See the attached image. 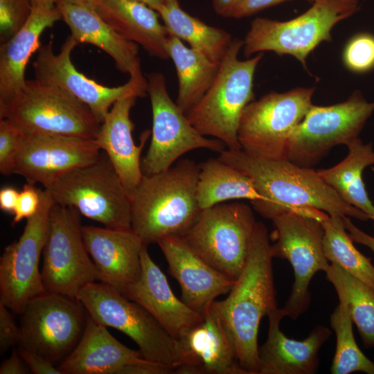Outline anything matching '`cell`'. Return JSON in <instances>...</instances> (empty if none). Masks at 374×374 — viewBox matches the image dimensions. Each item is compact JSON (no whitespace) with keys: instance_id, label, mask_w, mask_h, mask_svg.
Masks as SVG:
<instances>
[{"instance_id":"cell-1","label":"cell","mask_w":374,"mask_h":374,"mask_svg":"<svg viewBox=\"0 0 374 374\" xmlns=\"http://www.w3.org/2000/svg\"><path fill=\"white\" fill-rule=\"evenodd\" d=\"M218 158L252 180L261 199L251 202L262 217L272 220L294 211L325 220L347 216L370 220L361 210L346 203L317 171L283 159H268L242 150L225 149Z\"/></svg>"},{"instance_id":"cell-2","label":"cell","mask_w":374,"mask_h":374,"mask_svg":"<svg viewBox=\"0 0 374 374\" xmlns=\"http://www.w3.org/2000/svg\"><path fill=\"white\" fill-rule=\"evenodd\" d=\"M270 247L267 227L256 222L240 276L225 299L211 304L228 327L247 374H258L260 323L277 308Z\"/></svg>"},{"instance_id":"cell-3","label":"cell","mask_w":374,"mask_h":374,"mask_svg":"<svg viewBox=\"0 0 374 374\" xmlns=\"http://www.w3.org/2000/svg\"><path fill=\"white\" fill-rule=\"evenodd\" d=\"M199 165L182 159L168 170L143 176L131 197L132 229L145 245L182 237L197 220Z\"/></svg>"},{"instance_id":"cell-4","label":"cell","mask_w":374,"mask_h":374,"mask_svg":"<svg viewBox=\"0 0 374 374\" xmlns=\"http://www.w3.org/2000/svg\"><path fill=\"white\" fill-rule=\"evenodd\" d=\"M243 41L234 38L220 62L217 75L199 103L186 115L202 135L221 141L227 149L242 150L238 132L242 114L254 100L253 78L263 56L240 60Z\"/></svg>"},{"instance_id":"cell-5","label":"cell","mask_w":374,"mask_h":374,"mask_svg":"<svg viewBox=\"0 0 374 374\" xmlns=\"http://www.w3.org/2000/svg\"><path fill=\"white\" fill-rule=\"evenodd\" d=\"M359 9L358 0H315L301 15L285 21L256 17L243 40V53L273 51L290 55L307 70L308 55L321 42L332 41L336 24Z\"/></svg>"},{"instance_id":"cell-6","label":"cell","mask_w":374,"mask_h":374,"mask_svg":"<svg viewBox=\"0 0 374 374\" xmlns=\"http://www.w3.org/2000/svg\"><path fill=\"white\" fill-rule=\"evenodd\" d=\"M46 188L55 203L114 229H132L131 199L106 154L75 168Z\"/></svg>"},{"instance_id":"cell-7","label":"cell","mask_w":374,"mask_h":374,"mask_svg":"<svg viewBox=\"0 0 374 374\" xmlns=\"http://www.w3.org/2000/svg\"><path fill=\"white\" fill-rule=\"evenodd\" d=\"M77 298L97 322L127 335L139 346L147 360L175 369L183 359L177 340L172 338L141 305L127 299L116 288L91 283Z\"/></svg>"},{"instance_id":"cell-8","label":"cell","mask_w":374,"mask_h":374,"mask_svg":"<svg viewBox=\"0 0 374 374\" xmlns=\"http://www.w3.org/2000/svg\"><path fill=\"white\" fill-rule=\"evenodd\" d=\"M8 118L24 134H58L95 139L100 127L91 109L66 90L26 80L0 119Z\"/></svg>"},{"instance_id":"cell-9","label":"cell","mask_w":374,"mask_h":374,"mask_svg":"<svg viewBox=\"0 0 374 374\" xmlns=\"http://www.w3.org/2000/svg\"><path fill=\"white\" fill-rule=\"evenodd\" d=\"M256 223L247 204L223 202L202 210L181 238L208 265L236 281L246 263Z\"/></svg>"},{"instance_id":"cell-10","label":"cell","mask_w":374,"mask_h":374,"mask_svg":"<svg viewBox=\"0 0 374 374\" xmlns=\"http://www.w3.org/2000/svg\"><path fill=\"white\" fill-rule=\"evenodd\" d=\"M19 314V348L57 366L80 341L87 310L75 296L46 291L30 299Z\"/></svg>"},{"instance_id":"cell-11","label":"cell","mask_w":374,"mask_h":374,"mask_svg":"<svg viewBox=\"0 0 374 374\" xmlns=\"http://www.w3.org/2000/svg\"><path fill=\"white\" fill-rule=\"evenodd\" d=\"M373 112L374 102L368 103L359 91L337 104L312 105L290 135L285 159L301 167L311 168L334 147L346 145L359 138Z\"/></svg>"},{"instance_id":"cell-12","label":"cell","mask_w":374,"mask_h":374,"mask_svg":"<svg viewBox=\"0 0 374 374\" xmlns=\"http://www.w3.org/2000/svg\"><path fill=\"white\" fill-rule=\"evenodd\" d=\"M314 92V88L296 87L271 91L249 103L238 132L242 150L261 158L285 159L289 138L312 105Z\"/></svg>"},{"instance_id":"cell-13","label":"cell","mask_w":374,"mask_h":374,"mask_svg":"<svg viewBox=\"0 0 374 374\" xmlns=\"http://www.w3.org/2000/svg\"><path fill=\"white\" fill-rule=\"evenodd\" d=\"M80 213L55 203L49 215L47 238L42 251V282L46 291L77 297L85 285L99 281L82 233Z\"/></svg>"},{"instance_id":"cell-14","label":"cell","mask_w":374,"mask_h":374,"mask_svg":"<svg viewBox=\"0 0 374 374\" xmlns=\"http://www.w3.org/2000/svg\"><path fill=\"white\" fill-rule=\"evenodd\" d=\"M271 220L276 241L270 247L271 254L287 260L294 273L290 296L282 310L285 317L296 319L309 305L312 277L319 271H326L330 265L323 250V220L294 211Z\"/></svg>"},{"instance_id":"cell-15","label":"cell","mask_w":374,"mask_h":374,"mask_svg":"<svg viewBox=\"0 0 374 374\" xmlns=\"http://www.w3.org/2000/svg\"><path fill=\"white\" fill-rule=\"evenodd\" d=\"M152 129L146 154L141 160L143 176L165 171L185 153L207 149L219 154L226 149L221 141L201 134L169 96L166 78L161 73L147 75Z\"/></svg>"},{"instance_id":"cell-16","label":"cell","mask_w":374,"mask_h":374,"mask_svg":"<svg viewBox=\"0 0 374 374\" xmlns=\"http://www.w3.org/2000/svg\"><path fill=\"white\" fill-rule=\"evenodd\" d=\"M54 204L50 192L40 189L37 211L27 219L19 238L6 246L1 256L0 303L15 314L30 299L46 292L39 264Z\"/></svg>"},{"instance_id":"cell-17","label":"cell","mask_w":374,"mask_h":374,"mask_svg":"<svg viewBox=\"0 0 374 374\" xmlns=\"http://www.w3.org/2000/svg\"><path fill=\"white\" fill-rule=\"evenodd\" d=\"M78 44L70 35L58 53L54 52L52 40L40 45L33 64L35 79L74 96L91 109L100 123L118 100L129 96L143 98L148 94L146 78H130L123 85L109 87L79 72L71 60L72 51Z\"/></svg>"},{"instance_id":"cell-18","label":"cell","mask_w":374,"mask_h":374,"mask_svg":"<svg viewBox=\"0 0 374 374\" xmlns=\"http://www.w3.org/2000/svg\"><path fill=\"white\" fill-rule=\"evenodd\" d=\"M100 150L95 139L24 134L13 174L46 188L68 172L95 161Z\"/></svg>"},{"instance_id":"cell-19","label":"cell","mask_w":374,"mask_h":374,"mask_svg":"<svg viewBox=\"0 0 374 374\" xmlns=\"http://www.w3.org/2000/svg\"><path fill=\"white\" fill-rule=\"evenodd\" d=\"M178 342L183 363L175 373L247 374L228 327L211 305Z\"/></svg>"},{"instance_id":"cell-20","label":"cell","mask_w":374,"mask_h":374,"mask_svg":"<svg viewBox=\"0 0 374 374\" xmlns=\"http://www.w3.org/2000/svg\"><path fill=\"white\" fill-rule=\"evenodd\" d=\"M82 233L100 282L122 293L139 279L141 253L145 244L132 229L82 226Z\"/></svg>"},{"instance_id":"cell-21","label":"cell","mask_w":374,"mask_h":374,"mask_svg":"<svg viewBox=\"0 0 374 374\" xmlns=\"http://www.w3.org/2000/svg\"><path fill=\"white\" fill-rule=\"evenodd\" d=\"M157 244L168 262L169 274L181 290V300L193 310L203 312L222 294L229 293L235 281L200 258L181 237H167Z\"/></svg>"},{"instance_id":"cell-22","label":"cell","mask_w":374,"mask_h":374,"mask_svg":"<svg viewBox=\"0 0 374 374\" xmlns=\"http://www.w3.org/2000/svg\"><path fill=\"white\" fill-rule=\"evenodd\" d=\"M139 279L123 292L127 299L145 309L175 339L199 323L202 314L188 307L172 292L165 274L151 258L148 246L141 253Z\"/></svg>"},{"instance_id":"cell-23","label":"cell","mask_w":374,"mask_h":374,"mask_svg":"<svg viewBox=\"0 0 374 374\" xmlns=\"http://www.w3.org/2000/svg\"><path fill=\"white\" fill-rule=\"evenodd\" d=\"M137 98L129 96L118 100L100 124L95 138L117 172L130 199L143 177L141 155L151 134L149 130L144 131L139 145L134 143V125L130 112Z\"/></svg>"},{"instance_id":"cell-24","label":"cell","mask_w":374,"mask_h":374,"mask_svg":"<svg viewBox=\"0 0 374 374\" xmlns=\"http://www.w3.org/2000/svg\"><path fill=\"white\" fill-rule=\"evenodd\" d=\"M269 330L265 344L258 348V374H312L319 367L318 352L331 335L323 326H316L308 337L298 341L280 330L285 317L278 308L267 315Z\"/></svg>"},{"instance_id":"cell-25","label":"cell","mask_w":374,"mask_h":374,"mask_svg":"<svg viewBox=\"0 0 374 374\" xmlns=\"http://www.w3.org/2000/svg\"><path fill=\"white\" fill-rule=\"evenodd\" d=\"M55 6L78 44H90L102 49L113 59L117 69L129 74L130 78H145L139 57V45L115 31L96 9L60 1Z\"/></svg>"},{"instance_id":"cell-26","label":"cell","mask_w":374,"mask_h":374,"mask_svg":"<svg viewBox=\"0 0 374 374\" xmlns=\"http://www.w3.org/2000/svg\"><path fill=\"white\" fill-rule=\"evenodd\" d=\"M62 19L55 6L33 8L25 25L0 46V114L3 113L26 84L25 71L32 55L37 51L39 37L48 28Z\"/></svg>"},{"instance_id":"cell-27","label":"cell","mask_w":374,"mask_h":374,"mask_svg":"<svg viewBox=\"0 0 374 374\" xmlns=\"http://www.w3.org/2000/svg\"><path fill=\"white\" fill-rule=\"evenodd\" d=\"M145 359L140 351L118 341L87 312L80 341L57 367L61 374H116L122 366Z\"/></svg>"},{"instance_id":"cell-28","label":"cell","mask_w":374,"mask_h":374,"mask_svg":"<svg viewBox=\"0 0 374 374\" xmlns=\"http://www.w3.org/2000/svg\"><path fill=\"white\" fill-rule=\"evenodd\" d=\"M95 9L115 31L141 46L150 56L169 59V34L156 10L137 0H99Z\"/></svg>"},{"instance_id":"cell-29","label":"cell","mask_w":374,"mask_h":374,"mask_svg":"<svg viewBox=\"0 0 374 374\" xmlns=\"http://www.w3.org/2000/svg\"><path fill=\"white\" fill-rule=\"evenodd\" d=\"M348 153L335 166L317 170L322 179L346 203L365 213L374 222V206L370 200L362 179V172L374 165L371 143L364 144L357 138L346 145Z\"/></svg>"},{"instance_id":"cell-30","label":"cell","mask_w":374,"mask_h":374,"mask_svg":"<svg viewBox=\"0 0 374 374\" xmlns=\"http://www.w3.org/2000/svg\"><path fill=\"white\" fill-rule=\"evenodd\" d=\"M166 48L178 78L176 103L186 114L199 103L212 84L220 62L211 61L172 35H169Z\"/></svg>"},{"instance_id":"cell-31","label":"cell","mask_w":374,"mask_h":374,"mask_svg":"<svg viewBox=\"0 0 374 374\" xmlns=\"http://www.w3.org/2000/svg\"><path fill=\"white\" fill-rule=\"evenodd\" d=\"M179 1H168L157 11L169 35L187 42L191 48L220 63L233 39L231 35L190 15Z\"/></svg>"},{"instance_id":"cell-32","label":"cell","mask_w":374,"mask_h":374,"mask_svg":"<svg viewBox=\"0 0 374 374\" xmlns=\"http://www.w3.org/2000/svg\"><path fill=\"white\" fill-rule=\"evenodd\" d=\"M197 199L202 210L232 199L259 201L252 180L237 168L216 159L199 164Z\"/></svg>"},{"instance_id":"cell-33","label":"cell","mask_w":374,"mask_h":374,"mask_svg":"<svg viewBox=\"0 0 374 374\" xmlns=\"http://www.w3.org/2000/svg\"><path fill=\"white\" fill-rule=\"evenodd\" d=\"M325 272L337 293L345 296L364 346L374 347V289L336 264Z\"/></svg>"},{"instance_id":"cell-34","label":"cell","mask_w":374,"mask_h":374,"mask_svg":"<svg viewBox=\"0 0 374 374\" xmlns=\"http://www.w3.org/2000/svg\"><path fill=\"white\" fill-rule=\"evenodd\" d=\"M323 250L328 261L336 264L374 289V267L354 246L343 217L328 216L323 221Z\"/></svg>"},{"instance_id":"cell-35","label":"cell","mask_w":374,"mask_h":374,"mask_svg":"<svg viewBox=\"0 0 374 374\" xmlns=\"http://www.w3.org/2000/svg\"><path fill=\"white\" fill-rule=\"evenodd\" d=\"M337 295L339 303L330 316V325L337 339L330 372L332 374L353 372L374 374V362L362 352L355 341L346 299L341 293Z\"/></svg>"},{"instance_id":"cell-36","label":"cell","mask_w":374,"mask_h":374,"mask_svg":"<svg viewBox=\"0 0 374 374\" xmlns=\"http://www.w3.org/2000/svg\"><path fill=\"white\" fill-rule=\"evenodd\" d=\"M344 66L355 73H367L374 69V35L359 33L352 36L342 51Z\"/></svg>"},{"instance_id":"cell-37","label":"cell","mask_w":374,"mask_h":374,"mask_svg":"<svg viewBox=\"0 0 374 374\" xmlns=\"http://www.w3.org/2000/svg\"><path fill=\"white\" fill-rule=\"evenodd\" d=\"M33 9L30 0H0V42H6L28 20Z\"/></svg>"},{"instance_id":"cell-38","label":"cell","mask_w":374,"mask_h":374,"mask_svg":"<svg viewBox=\"0 0 374 374\" xmlns=\"http://www.w3.org/2000/svg\"><path fill=\"white\" fill-rule=\"evenodd\" d=\"M23 136V132L11 121L0 119V172L4 176L13 174Z\"/></svg>"},{"instance_id":"cell-39","label":"cell","mask_w":374,"mask_h":374,"mask_svg":"<svg viewBox=\"0 0 374 374\" xmlns=\"http://www.w3.org/2000/svg\"><path fill=\"white\" fill-rule=\"evenodd\" d=\"M40 204V189L34 184H26L19 192L16 208L13 213L12 225L23 219L32 217L38 210Z\"/></svg>"},{"instance_id":"cell-40","label":"cell","mask_w":374,"mask_h":374,"mask_svg":"<svg viewBox=\"0 0 374 374\" xmlns=\"http://www.w3.org/2000/svg\"><path fill=\"white\" fill-rule=\"evenodd\" d=\"M9 308L0 303V354L18 344L20 328L16 324Z\"/></svg>"},{"instance_id":"cell-41","label":"cell","mask_w":374,"mask_h":374,"mask_svg":"<svg viewBox=\"0 0 374 374\" xmlns=\"http://www.w3.org/2000/svg\"><path fill=\"white\" fill-rule=\"evenodd\" d=\"M19 353L33 373L61 374L57 366L39 355L21 348H19Z\"/></svg>"},{"instance_id":"cell-42","label":"cell","mask_w":374,"mask_h":374,"mask_svg":"<svg viewBox=\"0 0 374 374\" xmlns=\"http://www.w3.org/2000/svg\"><path fill=\"white\" fill-rule=\"evenodd\" d=\"M288 0H240L230 14L229 17L242 18L251 16ZM313 3L315 0H306Z\"/></svg>"},{"instance_id":"cell-43","label":"cell","mask_w":374,"mask_h":374,"mask_svg":"<svg viewBox=\"0 0 374 374\" xmlns=\"http://www.w3.org/2000/svg\"><path fill=\"white\" fill-rule=\"evenodd\" d=\"M175 369L168 366L145 359L142 362L126 364L116 374H170Z\"/></svg>"},{"instance_id":"cell-44","label":"cell","mask_w":374,"mask_h":374,"mask_svg":"<svg viewBox=\"0 0 374 374\" xmlns=\"http://www.w3.org/2000/svg\"><path fill=\"white\" fill-rule=\"evenodd\" d=\"M19 350L13 349L10 356L3 361L0 366V374H26L30 369L22 362Z\"/></svg>"},{"instance_id":"cell-45","label":"cell","mask_w":374,"mask_h":374,"mask_svg":"<svg viewBox=\"0 0 374 374\" xmlns=\"http://www.w3.org/2000/svg\"><path fill=\"white\" fill-rule=\"evenodd\" d=\"M345 227L352 240L370 248L374 252V237H372L355 226L347 216L343 217Z\"/></svg>"},{"instance_id":"cell-46","label":"cell","mask_w":374,"mask_h":374,"mask_svg":"<svg viewBox=\"0 0 374 374\" xmlns=\"http://www.w3.org/2000/svg\"><path fill=\"white\" fill-rule=\"evenodd\" d=\"M19 192L15 188L5 187L0 190V208L13 214L16 208Z\"/></svg>"},{"instance_id":"cell-47","label":"cell","mask_w":374,"mask_h":374,"mask_svg":"<svg viewBox=\"0 0 374 374\" xmlns=\"http://www.w3.org/2000/svg\"><path fill=\"white\" fill-rule=\"evenodd\" d=\"M240 0H213L215 12L222 17H229L231 12Z\"/></svg>"},{"instance_id":"cell-48","label":"cell","mask_w":374,"mask_h":374,"mask_svg":"<svg viewBox=\"0 0 374 374\" xmlns=\"http://www.w3.org/2000/svg\"><path fill=\"white\" fill-rule=\"evenodd\" d=\"M33 8L39 9H52L55 7L57 0H30Z\"/></svg>"},{"instance_id":"cell-49","label":"cell","mask_w":374,"mask_h":374,"mask_svg":"<svg viewBox=\"0 0 374 374\" xmlns=\"http://www.w3.org/2000/svg\"><path fill=\"white\" fill-rule=\"evenodd\" d=\"M58 1L95 9L99 0H57V1Z\"/></svg>"},{"instance_id":"cell-50","label":"cell","mask_w":374,"mask_h":374,"mask_svg":"<svg viewBox=\"0 0 374 374\" xmlns=\"http://www.w3.org/2000/svg\"><path fill=\"white\" fill-rule=\"evenodd\" d=\"M137 1H141L148 5V6H150V8H152V9H154V10L157 12L163 5H165L168 1H170L172 0H137ZM177 1H179V0H177Z\"/></svg>"}]
</instances>
